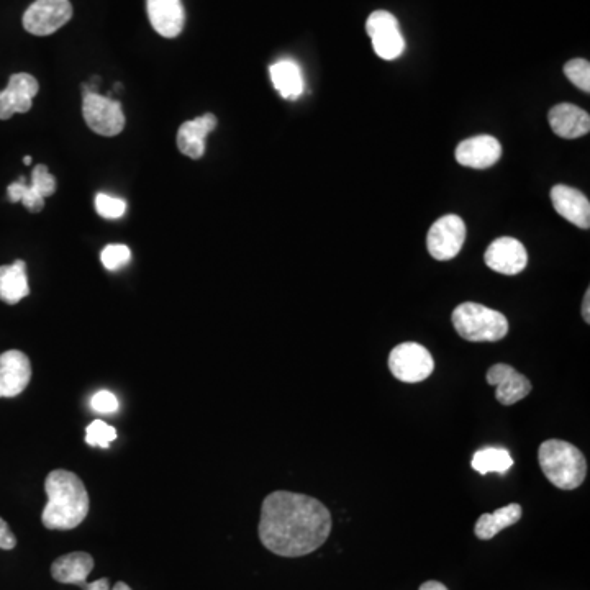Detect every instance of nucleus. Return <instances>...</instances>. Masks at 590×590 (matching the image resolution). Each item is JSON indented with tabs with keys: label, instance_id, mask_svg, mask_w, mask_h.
<instances>
[{
	"label": "nucleus",
	"instance_id": "f257e3e1",
	"mask_svg": "<svg viewBox=\"0 0 590 590\" xmlns=\"http://www.w3.org/2000/svg\"><path fill=\"white\" fill-rule=\"evenodd\" d=\"M332 513L309 495L277 491L264 499L259 540L282 558L314 553L332 533Z\"/></svg>",
	"mask_w": 590,
	"mask_h": 590
},
{
	"label": "nucleus",
	"instance_id": "f03ea898",
	"mask_svg": "<svg viewBox=\"0 0 590 590\" xmlns=\"http://www.w3.org/2000/svg\"><path fill=\"white\" fill-rule=\"evenodd\" d=\"M48 504L41 512V522L48 530H74L89 513V494L81 477L66 469H55L46 476Z\"/></svg>",
	"mask_w": 590,
	"mask_h": 590
},
{
	"label": "nucleus",
	"instance_id": "7ed1b4c3",
	"mask_svg": "<svg viewBox=\"0 0 590 590\" xmlns=\"http://www.w3.org/2000/svg\"><path fill=\"white\" fill-rule=\"evenodd\" d=\"M538 461L546 479L563 491L577 489L586 479V458L568 441H545L538 451Z\"/></svg>",
	"mask_w": 590,
	"mask_h": 590
},
{
	"label": "nucleus",
	"instance_id": "20e7f679",
	"mask_svg": "<svg viewBox=\"0 0 590 590\" xmlns=\"http://www.w3.org/2000/svg\"><path fill=\"white\" fill-rule=\"evenodd\" d=\"M451 322L461 338L471 343H494L509 333V320L497 310L476 302H464L454 309Z\"/></svg>",
	"mask_w": 590,
	"mask_h": 590
},
{
	"label": "nucleus",
	"instance_id": "39448f33",
	"mask_svg": "<svg viewBox=\"0 0 590 590\" xmlns=\"http://www.w3.org/2000/svg\"><path fill=\"white\" fill-rule=\"evenodd\" d=\"M389 369L392 376L400 382L417 384L427 381L428 377L432 376L435 361L425 346L407 341L395 346L389 354Z\"/></svg>",
	"mask_w": 590,
	"mask_h": 590
},
{
	"label": "nucleus",
	"instance_id": "423d86ee",
	"mask_svg": "<svg viewBox=\"0 0 590 590\" xmlns=\"http://www.w3.org/2000/svg\"><path fill=\"white\" fill-rule=\"evenodd\" d=\"M82 114L87 127L102 137H115L125 128V115L117 100L86 92L82 100Z\"/></svg>",
	"mask_w": 590,
	"mask_h": 590
},
{
	"label": "nucleus",
	"instance_id": "0eeeda50",
	"mask_svg": "<svg viewBox=\"0 0 590 590\" xmlns=\"http://www.w3.org/2000/svg\"><path fill=\"white\" fill-rule=\"evenodd\" d=\"M73 17L69 0H37L23 14V28L35 37H48Z\"/></svg>",
	"mask_w": 590,
	"mask_h": 590
},
{
	"label": "nucleus",
	"instance_id": "6e6552de",
	"mask_svg": "<svg viewBox=\"0 0 590 590\" xmlns=\"http://www.w3.org/2000/svg\"><path fill=\"white\" fill-rule=\"evenodd\" d=\"M466 241V223L458 215H445L433 223L427 236L430 255L438 261L456 258Z\"/></svg>",
	"mask_w": 590,
	"mask_h": 590
},
{
	"label": "nucleus",
	"instance_id": "1a4fd4ad",
	"mask_svg": "<svg viewBox=\"0 0 590 590\" xmlns=\"http://www.w3.org/2000/svg\"><path fill=\"white\" fill-rule=\"evenodd\" d=\"M366 30L373 41V48L379 58L394 61L405 50V41L399 30V22L391 12L376 10L369 15Z\"/></svg>",
	"mask_w": 590,
	"mask_h": 590
},
{
	"label": "nucleus",
	"instance_id": "9d476101",
	"mask_svg": "<svg viewBox=\"0 0 590 590\" xmlns=\"http://www.w3.org/2000/svg\"><path fill=\"white\" fill-rule=\"evenodd\" d=\"M56 192V179L51 176L50 171L43 164H38L33 169L32 182L27 184L25 177L10 184L7 189V196L10 202H22L25 209L32 214H37L45 207V197L53 196Z\"/></svg>",
	"mask_w": 590,
	"mask_h": 590
},
{
	"label": "nucleus",
	"instance_id": "9b49d317",
	"mask_svg": "<svg viewBox=\"0 0 590 590\" xmlns=\"http://www.w3.org/2000/svg\"><path fill=\"white\" fill-rule=\"evenodd\" d=\"M486 264L492 271L505 276H517L527 268L528 253L522 241L512 236H502L487 248Z\"/></svg>",
	"mask_w": 590,
	"mask_h": 590
},
{
	"label": "nucleus",
	"instance_id": "f8f14e48",
	"mask_svg": "<svg viewBox=\"0 0 590 590\" xmlns=\"http://www.w3.org/2000/svg\"><path fill=\"white\" fill-rule=\"evenodd\" d=\"M32 379V363L27 354L9 350L0 354V399H12L27 389Z\"/></svg>",
	"mask_w": 590,
	"mask_h": 590
},
{
	"label": "nucleus",
	"instance_id": "ddd939ff",
	"mask_svg": "<svg viewBox=\"0 0 590 590\" xmlns=\"http://www.w3.org/2000/svg\"><path fill=\"white\" fill-rule=\"evenodd\" d=\"M38 91L40 86L32 74L10 76L9 86L0 91V120H9L15 114H25L32 109L33 97Z\"/></svg>",
	"mask_w": 590,
	"mask_h": 590
},
{
	"label": "nucleus",
	"instance_id": "4468645a",
	"mask_svg": "<svg viewBox=\"0 0 590 590\" xmlns=\"http://www.w3.org/2000/svg\"><path fill=\"white\" fill-rule=\"evenodd\" d=\"M487 384L497 387L495 399L505 407L517 404L531 392L530 379L515 371L509 364H494L487 371Z\"/></svg>",
	"mask_w": 590,
	"mask_h": 590
},
{
	"label": "nucleus",
	"instance_id": "2eb2a0df",
	"mask_svg": "<svg viewBox=\"0 0 590 590\" xmlns=\"http://www.w3.org/2000/svg\"><path fill=\"white\" fill-rule=\"evenodd\" d=\"M502 156V145L491 135H479L459 143L456 159L461 166L472 169H487L494 166Z\"/></svg>",
	"mask_w": 590,
	"mask_h": 590
},
{
	"label": "nucleus",
	"instance_id": "dca6fc26",
	"mask_svg": "<svg viewBox=\"0 0 590 590\" xmlns=\"http://www.w3.org/2000/svg\"><path fill=\"white\" fill-rule=\"evenodd\" d=\"M146 12L151 25L164 38H176L186 25L182 0H146Z\"/></svg>",
	"mask_w": 590,
	"mask_h": 590
},
{
	"label": "nucleus",
	"instance_id": "f3484780",
	"mask_svg": "<svg viewBox=\"0 0 590 590\" xmlns=\"http://www.w3.org/2000/svg\"><path fill=\"white\" fill-rule=\"evenodd\" d=\"M553 207L561 217L566 218L572 225L589 230L590 228V202L581 191L574 187L558 184L551 189Z\"/></svg>",
	"mask_w": 590,
	"mask_h": 590
},
{
	"label": "nucleus",
	"instance_id": "a211bd4d",
	"mask_svg": "<svg viewBox=\"0 0 590 590\" xmlns=\"http://www.w3.org/2000/svg\"><path fill=\"white\" fill-rule=\"evenodd\" d=\"M217 128V117L205 114L202 117L182 123L177 132V148L182 155L200 159L205 155V138Z\"/></svg>",
	"mask_w": 590,
	"mask_h": 590
},
{
	"label": "nucleus",
	"instance_id": "6ab92c4d",
	"mask_svg": "<svg viewBox=\"0 0 590 590\" xmlns=\"http://www.w3.org/2000/svg\"><path fill=\"white\" fill-rule=\"evenodd\" d=\"M550 125L558 137L576 140L590 132V117L586 110L574 104H558L550 110Z\"/></svg>",
	"mask_w": 590,
	"mask_h": 590
},
{
	"label": "nucleus",
	"instance_id": "aec40b11",
	"mask_svg": "<svg viewBox=\"0 0 590 590\" xmlns=\"http://www.w3.org/2000/svg\"><path fill=\"white\" fill-rule=\"evenodd\" d=\"M94 569V558L84 551L64 554L51 566V576L61 584H74L84 589L89 584L87 577Z\"/></svg>",
	"mask_w": 590,
	"mask_h": 590
},
{
	"label": "nucleus",
	"instance_id": "412c9836",
	"mask_svg": "<svg viewBox=\"0 0 590 590\" xmlns=\"http://www.w3.org/2000/svg\"><path fill=\"white\" fill-rule=\"evenodd\" d=\"M30 294L28 286L27 264L17 259L14 264L0 266V300L5 304H19Z\"/></svg>",
	"mask_w": 590,
	"mask_h": 590
},
{
	"label": "nucleus",
	"instance_id": "4be33fe9",
	"mask_svg": "<svg viewBox=\"0 0 590 590\" xmlns=\"http://www.w3.org/2000/svg\"><path fill=\"white\" fill-rule=\"evenodd\" d=\"M271 81L281 97L287 100L299 99L304 92V78L300 71L299 64L291 59H281L269 68Z\"/></svg>",
	"mask_w": 590,
	"mask_h": 590
},
{
	"label": "nucleus",
	"instance_id": "5701e85b",
	"mask_svg": "<svg viewBox=\"0 0 590 590\" xmlns=\"http://www.w3.org/2000/svg\"><path fill=\"white\" fill-rule=\"evenodd\" d=\"M522 518V507L518 504L505 505L492 513H484L476 522V533L479 540H492L497 533L512 527Z\"/></svg>",
	"mask_w": 590,
	"mask_h": 590
},
{
	"label": "nucleus",
	"instance_id": "b1692460",
	"mask_svg": "<svg viewBox=\"0 0 590 590\" xmlns=\"http://www.w3.org/2000/svg\"><path fill=\"white\" fill-rule=\"evenodd\" d=\"M472 469L479 474H489V472H499L505 474L513 466V459L509 451L504 448H484L477 451L472 458Z\"/></svg>",
	"mask_w": 590,
	"mask_h": 590
},
{
	"label": "nucleus",
	"instance_id": "393cba45",
	"mask_svg": "<svg viewBox=\"0 0 590 590\" xmlns=\"http://www.w3.org/2000/svg\"><path fill=\"white\" fill-rule=\"evenodd\" d=\"M117 440V430L104 420H94L86 428V443L99 448H109L112 441Z\"/></svg>",
	"mask_w": 590,
	"mask_h": 590
},
{
	"label": "nucleus",
	"instance_id": "a878e982",
	"mask_svg": "<svg viewBox=\"0 0 590 590\" xmlns=\"http://www.w3.org/2000/svg\"><path fill=\"white\" fill-rule=\"evenodd\" d=\"M566 78L581 91L590 92V64L586 59H571L564 66Z\"/></svg>",
	"mask_w": 590,
	"mask_h": 590
},
{
	"label": "nucleus",
	"instance_id": "bb28decb",
	"mask_svg": "<svg viewBox=\"0 0 590 590\" xmlns=\"http://www.w3.org/2000/svg\"><path fill=\"white\" fill-rule=\"evenodd\" d=\"M100 259H102L105 269L118 271V269H122L123 266H127L130 263L132 251L125 245H109L105 246Z\"/></svg>",
	"mask_w": 590,
	"mask_h": 590
},
{
	"label": "nucleus",
	"instance_id": "cd10ccee",
	"mask_svg": "<svg viewBox=\"0 0 590 590\" xmlns=\"http://www.w3.org/2000/svg\"><path fill=\"white\" fill-rule=\"evenodd\" d=\"M97 214L107 220H117L122 218L127 212V202L118 197L107 196V194H97L96 197Z\"/></svg>",
	"mask_w": 590,
	"mask_h": 590
},
{
	"label": "nucleus",
	"instance_id": "c85d7f7f",
	"mask_svg": "<svg viewBox=\"0 0 590 590\" xmlns=\"http://www.w3.org/2000/svg\"><path fill=\"white\" fill-rule=\"evenodd\" d=\"M92 409L99 413H114L118 410V399L112 392H97L91 400Z\"/></svg>",
	"mask_w": 590,
	"mask_h": 590
},
{
	"label": "nucleus",
	"instance_id": "c756f323",
	"mask_svg": "<svg viewBox=\"0 0 590 590\" xmlns=\"http://www.w3.org/2000/svg\"><path fill=\"white\" fill-rule=\"evenodd\" d=\"M15 546H17V538L4 518H0V550H14Z\"/></svg>",
	"mask_w": 590,
	"mask_h": 590
},
{
	"label": "nucleus",
	"instance_id": "7c9ffc66",
	"mask_svg": "<svg viewBox=\"0 0 590 590\" xmlns=\"http://www.w3.org/2000/svg\"><path fill=\"white\" fill-rule=\"evenodd\" d=\"M84 590H110V582L107 577H102L99 581L91 582L84 587Z\"/></svg>",
	"mask_w": 590,
	"mask_h": 590
},
{
	"label": "nucleus",
	"instance_id": "2f4dec72",
	"mask_svg": "<svg viewBox=\"0 0 590 590\" xmlns=\"http://www.w3.org/2000/svg\"><path fill=\"white\" fill-rule=\"evenodd\" d=\"M590 289H587L586 295H584V304H582V317L586 320V323H590Z\"/></svg>",
	"mask_w": 590,
	"mask_h": 590
},
{
	"label": "nucleus",
	"instance_id": "473e14b6",
	"mask_svg": "<svg viewBox=\"0 0 590 590\" xmlns=\"http://www.w3.org/2000/svg\"><path fill=\"white\" fill-rule=\"evenodd\" d=\"M420 590H448V587L443 586V584L438 581H427L425 584H422Z\"/></svg>",
	"mask_w": 590,
	"mask_h": 590
},
{
	"label": "nucleus",
	"instance_id": "72a5a7b5",
	"mask_svg": "<svg viewBox=\"0 0 590 590\" xmlns=\"http://www.w3.org/2000/svg\"><path fill=\"white\" fill-rule=\"evenodd\" d=\"M112 590H132V587L125 584V582H117Z\"/></svg>",
	"mask_w": 590,
	"mask_h": 590
},
{
	"label": "nucleus",
	"instance_id": "f704fd0d",
	"mask_svg": "<svg viewBox=\"0 0 590 590\" xmlns=\"http://www.w3.org/2000/svg\"><path fill=\"white\" fill-rule=\"evenodd\" d=\"M23 163L32 164V158H30V156H27V158L23 159Z\"/></svg>",
	"mask_w": 590,
	"mask_h": 590
}]
</instances>
